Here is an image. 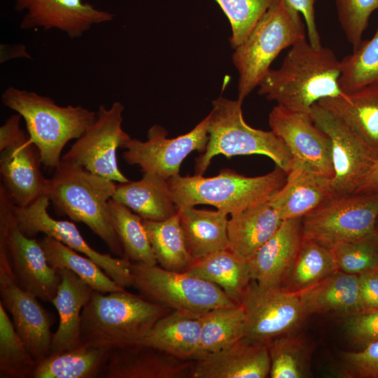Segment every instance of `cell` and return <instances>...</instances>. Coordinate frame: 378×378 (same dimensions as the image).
Wrapping results in <instances>:
<instances>
[{
	"label": "cell",
	"instance_id": "obj_2",
	"mask_svg": "<svg viewBox=\"0 0 378 378\" xmlns=\"http://www.w3.org/2000/svg\"><path fill=\"white\" fill-rule=\"evenodd\" d=\"M171 309L125 289L93 290L81 314L79 345L114 349L139 344Z\"/></svg>",
	"mask_w": 378,
	"mask_h": 378
},
{
	"label": "cell",
	"instance_id": "obj_27",
	"mask_svg": "<svg viewBox=\"0 0 378 378\" xmlns=\"http://www.w3.org/2000/svg\"><path fill=\"white\" fill-rule=\"evenodd\" d=\"M282 222L269 201L232 214L227 223V248L248 261Z\"/></svg>",
	"mask_w": 378,
	"mask_h": 378
},
{
	"label": "cell",
	"instance_id": "obj_13",
	"mask_svg": "<svg viewBox=\"0 0 378 378\" xmlns=\"http://www.w3.org/2000/svg\"><path fill=\"white\" fill-rule=\"evenodd\" d=\"M240 305L246 316V339L267 344L293 333L307 317L298 294L283 287L264 288L252 280Z\"/></svg>",
	"mask_w": 378,
	"mask_h": 378
},
{
	"label": "cell",
	"instance_id": "obj_28",
	"mask_svg": "<svg viewBox=\"0 0 378 378\" xmlns=\"http://www.w3.org/2000/svg\"><path fill=\"white\" fill-rule=\"evenodd\" d=\"M112 198L145 220H164L178 213L167 180L155 174L144 173L139 181L119 183Z\"/></svg>",
	"mask_w": 378,
	"mask_h": 378
},
{
	"label": "cell",
	"instance_id": "obj_17",
	"mask_svg": "<svg viewBox=\"0 0 378 378\" xmlns=\"http://www.w3.org/2000/svg\"><path fill=\"white\" fill-rule=\"evenodd\" d=\"M1 302L11 314L13 323L36 362L50 354L52 317L37 297L16 281L4 244L0 242Z\"/></svg>",
	"mask_w": 378,
	"mask_h": 378
},
{
	"label": "cell",
	"instance_id": "obj_34",
	"mask_svg": "<svg viewBox=\"0 0 378 378\" xmlns=\"http://www.w3.org/2000/svg\"><path fill=\"white\" fill-rule=\"evenodd\" d=\"M199 318L201 333L197 359L226 348L245 337L246 316L241 305L213 309Z\"/></svg>",
	"mask_w": 378,
	"mask_h": 378
},
{
	"label": "cell",
	"instance_id": "obj_23",
	"mask_svg": "<svg viewBox=\"0 0 378 378\" xmlns=\"http://www.w3.org/2000/svg\"><path fill=\"white\" fill-rule=\"evenodd\" d=\"M334 197L330 178L294 162L284 185L269 202L284 220L302 218Z\"/></svg>",
	"mask_w": 378,
	"mask_h": 378
},
{
	"label": "cell",
	"instance_id": "obj_36",
	"mask_svg": "<svg viewBox=\"0 0 378 378\" xmlns=\"http://www.w3.org/2000/svg\"><path fill=\"white\" fill-rule=\"evenodd\" d=\"M108 212L111 223L122 246L124 258L131 262L157 265L143 218L113 198L108 201Z\"/></svg>",
	"mask_w": 378,
	"mask_h": 378
},
{
	"label": "cell",
	"instance_id": "obj_12",
	"mask_svg": "<svg viewBox=\"0 0 378 378\" xmlns=\"http://www.w3.org/2000/svg\"><path fill=\"white\" fill-rule=\"evenodd\" d=\"M124 106L118 102L111 108L99 106L94 123L76 139L62 161L81 166L115 182L130 180L118 168L116 151L131 139L122 128Z\"/></svg>",
	"mask_w": 378,
	"mask_h": 378
},
{
	"label": "cell",
	"instance_id": "obj_40",
	"mask_svg": "<svg viewBox=\"0 0 378 378\" xmlns=\"http://www.w3.org/2000/svg\"><path fill=\"white\" fill-rule=\"evenodd\" d=\"M378 84V27L374 36L340 61L339 85L347 93Z\"/></svg>",
	"mask_w": 378,
	"mask_h": 378
},
{
	"label": "cell",
	"instance_id": "obj_16",
	"mask_svg": "<svg viewBox=\"0 0 378 378\" xmlns=\"http://www.w3.org/2000/svg\"><path fill=\"white\" fill-rule=\"evenodd\" d=\"M49 203L48 197L43 195L24 207H18L13 204V211L20 230L30 237L42 232L59 241L93 260L121 287L132 286L131 261L125 258H113L94 250L85 240L74 223L55 220L49 215L47 210Z\"/></svg>",
	"mask_w": 378,
	"mask_h": 378
},
{
	"label": "cell",
	"instance_id": "obj_3",
	"mask_svg": "<svg viewBox=\"0 0 378 378\" xmlns=\"http://www.w3.org/2000/svg\"><path fill=\"white\" fill-rule=\"evenodd\" d=\"M115 181L85 168L61 160L48 178L46 196L58 214L86 225L115 255L124 258L121 243L111 223L108 201Z\"/></svg>",
	"mask_w": 378,
	"mask_h": 378
},
{
	"label": "cell",
	"instance_id": "obj_46",
	"mask_svg": "<svg viewBox=\"0 0 378 378\" xmlns=\"http://www.w3.org/2000/svg\"><path fill=\"white\" fill-rule=\"evenodd\" d=\"M361 311L378 309V271H370L358 275Z\"/></svg>",
	"mask_w": 378,
	"mask_h": 378
},
{
	"label": "cell",
	"instance_id": "obj_10",
	"mask_svg": "<svg viewBox=\"0 0 378 378\" xmlns=\"http://www.w3.org/2000/svg\"><path fill=\"white\" fill-rule=\"evenodd\" d=\"M21 118L13 115L0 127L1 185L18 207L46 195L48 186L40 169L39 151L20 126Z\"/></svg>",
	"mask_w": 378,
	"mask_h": 378
},
{
	"label": "cell",
	"instance_id": "obj_1",
	"mask_svg": "<svg viewBox=\"0 0 378 378\" xmlns=\"http://www.w3.org/2000/svg\"><path fill=\"white\" fill-rule=\"evenodd\" d=\"M340 61L329 48L314 47L307 38L293 44L281 66L270 69L258 94L290 111L310 113L320 100L342 94Z\"/></svg>",
	"mask_w": 378,
	"mask_h": 378
},
{
	"label": "cell",
	"instance_id": "obj_43",
	"mask_svg": "<svg viewBox=\"0 0 378 378\" xmlns=\"http://www.w3.org/2000/svg\"><path fill=\"white\" fill-rule=\"evenodd\" d=\"M338 20L353 50L362 43L371 14L378 10V0H335Z\"/></svg>",
	"mask_w": 378,
	"mask_h": 378
},
{
	"label": "cell",
	"instance_id": "obj_6",
	"mask_svg": "<svg viewBox=\"0 0 378 378\" xmlns=\"http://www.w3.org/2000/svg\"><path fill=\"white\" fill-rule=\"evenodd\" d=\"M301 13L286 0H277L260 18L232 59L238 74V99L259 86L272 62L286 48L306 38Z\"/></svg>",
	"mask_w": 378,
	"mask_h": 378
},
{
	"label": "cell",
	"instance_id": "obj_5",
	"mask_svg": "<svg viewBox=\"0 0 378 378\" xmlns=\"http://www.w3.org/2000/svg\"><path fill=\"white\" fill-rule=\"evenodd\" d=\"M286 176L287 173L278 167L258 176L225 169L211 177L178 174L168 178L167 183L178 208L209 204L232 215L269 201L284 185Z\"/></svg>",
	"mask_w": 378,
	"mask_h": 378
},
{
	"label": "cell",
	"instance_id": "obj_25",
	"mask_svg": "<svg viewBox=\"0 0 378 378\" xmlns=\"http://www.w3.org/2000/svg\"><path fill=\"white\" fill-rule=\"evenodd\" d=\"M297 293L307 316L332 313L346 317L361 311L358 276L340 270Z\"/></svg>",
	"mask_w": 378,
	"mask_h": 378
},
{
	"label": "cell",
	"instance_id": "obj_11",
	"mask_svg": "<svg viewBox=\"0 0 378 378\" xmlns=\"http://www.w3.org/2000/svg\"><path fill=\"white\" fill-rule=\"evenodd\" d=\"M0 241L6 248L18 284L37 298L51 302L60 281L59 274L49 265L38 240L20 230L13 211V203L1 185Z\"/></svg>",
	"mask_w": 378,
	"mask_h": 378
},
{
	"label": "cell",
	"instance_id": "obj_7",
	"mask_svg": "<svg viewBox=\"0 0 378 378\" xmlns=\"http://www.w3.org/2000/svg\"><path fill=\"white\" fill-rule=\"evenodd\" d=\"M242 101L222 96L212 102L209 115V141L203 154L195 159V174L202 175L214 156L262 155L288 173L294 160L284 143L272 130L248 125L242 114Z\"/></svg>",
	"mask_w": 378,
	"mask_h": 378
},
{
	"label": "cell",
	"instance_id": "obj_14",
	"mask_svg": "<svg viewBox=\"0 0 378 378\" xmlns=\"http://www.w3.org/2000/svg\"><path fill=\"white\" fill-rule=\"evenodd\" d=\"M310 115L330 139L334 176L330 185L335 197L354 193L378 154L346 123L318 104L312 106Z\"/></svg>",
	"mask_w": 378,
	"mask_h": 378
},
{
	"label": "cell",
	"instance_id": "obj_48",
	"mask_svg": "<svg viewBox=\"0 0 378 378\" xmlns=\"http://www.w3.org/2000/svg\"><path fill=\"white\" fill-rule=\"evenodd\" d=\"M377 192L378 158L354 193L370 194Z\"/></svg>",
	"mask_w": 378,
	"mask_h": 378
},
{
	"label": "cell",
	"instance_id": "obj_38",
	"mask_svg": "<svg viewBox=\"0 0 378 378\" xmlns=\"http://www.w3.org/2000/svg\"><path fill=\"white\" fill-rule=\"evenodd\" d=\"M271 378H304L310 374L313 346L302 334L277 337L267 344Z\"/></svg>",
	"mask_w": 378,
	"mask_h": 378
},
{
	"label": "cell",
	"instance_id": "obj_26",
	"mask_svg": "<svg viewBox=\"0 0 378 378\" xmlns=\"http://www.w3.org/2000/svg\"><path fill=\"white\" fill-rule=\"evenodd\" d=\"M352 129L378 154V84L317 102Z\"/></svg>",
	"mask_w": 378,
	"mask_h": 378
},
{
	"label": "cell",
	"instance_id": "obj_33",
	"mask_svg": "<svg viewBox=\"0 0 378 378\" xmlns=\"http://www.w3.org/2000/svg\"><path fill=\"white\" fill-rule=\"evenodd\" d=\"M49 265L55 270L66 269L76 274L94 290L108 293L124 290L91 258L59 241L45 235L38 240Z\"/></svg>",
	"mask_w": 378,
	"mask_h": 378
},
{
	"label": "cell",
	"instance_id": "obj_24",
	"mask_svg": "<svg viewBox=\"0 0 378 378\" xmlns=\"http://www.w3.org/2000/svg\"><path fill=\"white\" fill-rule=\"evenodd\" d=\"M60 281L51 302L59 314V325L52 334L50 354L79 346L82 311L94 289L71 271L57 270Z\"/></svg>",
	"mask_w": 378,
	"mask_h": 378
},
{
	"label": "cell",
	"instance_id": "obj_4",
	"mask_svg": "<svg viewBox=\"0 0 378 378\" xmlns=\"http://www.w3.org/2000/svg\"><path fill=\"white\" fill-rule=\"evenodd\" d=\"M1 101L24 119L41 164L52 170L61 162L66 144L78 139L97 118L95 112L81 106H60L48 97L14 87L3 92Z\"/></svg>",
	"mask_w": 378,
	"mask_h": 378
},
{
	"label": "cell",
	"instance_id": "obj_22",
	"mask_svg": "<svg viewBox=\"0 0 378 378\" xmlns=\"http://www.w3.org/2000/svg\"><path fill=\"white\" fill-rule=\"evenodd\" d=\"M267 344L246 337L194 361L190 378L269 377Z\"/></svg>",
	"mask_w": 378,
	"mask_h": 378
},
{
	"label": "cell",
	"instance_id": "obj_41",
	"mask_svg": "<svg viewBox=\"0 0 378 378\" xmlns=\"http://www.w3.org/2000/svg\"><path fill=\"white\" fill-rule=\"evenodd\" d=\"M338 270L360 275L378 268V231L360 240L340 242L330 248Z\"/></svg>",
	"mask_w": 378,
	"mask_h": 378
},
{
	"label": "cell",
	"instance_id": "obj_9",
	"mask_svg": "<svg viewBox=\"0 0 378 378\" xmlns=\"http://www.w3.org/2000/svg\"><path fill=\"white\" fill-rule=\"evenodd\" d=\"M378 192L334 197L302 218L304 238L331 248L378 231Z\"/></svg>",
	"mask_w": 378,
	"mask_h": 378
},
{
	"label": "cell",
	"instance_id": "obj_21",
	"mask_svg": "<svg viewBox=\"0 0 378 378\" xmlns=\"http://www.w3.org/2000/svg\"><path fill=\"white\" fill-rule=\"evenodd\" d=\"M195 360L133 344L110 349L104 378H190Z\"/></svg>",
	"mask_w": 378,
	"mask_h": 378
},
{
	"label": "cell",
	"instance_id": "obj_44",
	"mask_svg": "<svg viewBox=\"0 0 378 378\" xmlns=\"http://www.w3.org/2000/svg\"><path fill=\"white\" fill-rule=\"evenodd\" d=\"M337 374L344 378H378V340L358 351L342 352Z\"/></svg>",
	"mask_w": 378,
	"mask_h": 378
},
{
	"label": "cell",
	"instance_id": "obj_50",
	"mask_svg": "<svg viewBox=\"0 0 378 378\" xmlns=\"http://www.w3.org/2000/svg\"><path fill=\"white\" fill-rule=\"evenodd\" d=\"M377 270L378 271V268L377 269Z\"/></svg>",
	"mask_w": 378,
	"mask_h": 378
},
{
	"label": "cell",
	"instance_id": "obj_35",
	"mask_svg": "<svg viewBox=\"0 0 378 378\" xmlns=\"http://www.w3.org/2000/svg\"><path fill=\"white\" fill-rule=\"evenodd\" d=\"M143 223L160 267L184 272L193 260L186 247L178 213L164 220L143 219Z\"/></svg>",
	"mask_w": 378,
	"mask_h": 378
},
{
	"label": "cell",
	"instance_id": "obj_37",
	"mask_svg": "<svg viewBox=\"0 0 378 378\" xmlns=\"http://www.w3.org/2000/svg\"><path fill=\"white\" fill-rule=\"evenodd\" d=\"M337 270V265L330 248L304 237L283 288L298 293Z\"/></svg>",
	"mask_w": 378,
	"mask_h": 378
},
{
	"label": "cell",
	"instance_id": "obj_32",
	"mask_svg": "<svg viewBox=\"0 0 378 378\" xmlns=\"http://www.w3.org/2000/svg\"><path fill=\"white\" fill-rule=\"evenodd\" d=\"M110 349L79 345L36 362L33 378L102 377Z\"/></svg>",
	"mask_w": 378,
	"mask_h": 378
},
{
	"label": "cell",
	"instance_id": "obj_42",
	"mask_svg": "<svg viewBox=\"0 0 378 378\" xmlns=\"http://www.w3.org/2000/svg\"><path fill=\"white\" fill-rule=\"evenodd\" d=\"M229 20L232 48L241 44L256 23L277 0H215Z\"/></svg>",
	"mask_w": 378,
	"mask_h": 378
},
{
	"label": "cell",
	"instance_id": "obj_18",
	"mask_svg": "<svg viewBox=\"0 0 378 378\" xmlns=\"http://www.w3.org/2000/svg\"><path fill=\"white\" fill-rule=\"evenodd\" d=\"M271 130L284 143L296 162L313 172L334 176L331 141L310 113L276 105L269 115Z\"/></svg>",
	"mask_w": 378,
	"mask_h": 378
},
{
	"label": "cell",
	"instance_id": "obj_30",
	"mask_svg": "<svg viewBox=\"0 0 378 378\" xmlns=\"http://www.w3.org/2000/svg\"><path fill=\"white\" fill-rule=\"evenodd\" d=\"M200 333L199 317L172 310L156 321L139 344L181 359L196 360L199 356Z\"/></svg>",
	"mask_w": 378,
	"mask_h": 378
},
{
	"label": "cell",
	"instance_id": "obj_47",
	"mask_svg": "<svg viewBox=\"0 0 378 378\" xmlns=\"http://www.w3.org/2000/svg\"><path fill=\"white\" fill-rule=\"evenodd\" d=\"M302 15L307 29L309 42L315 48L321 46L320 35L315 21L314 5L317 0H286Z\"/></svg>",
	"mask_w": 378,
	"mask_h": 378
},
{
	"label": "cell",
	"instance_id": "obj_15",
	"mask_svg": "<svg viewBox=\"0 0 378 378\" xmlns=\"http://www.w3.org/2000/svg\"><path fill=\"white\" fill-rule=\"evenodd\" d=\"M209 115L190 132L168 138L160 125L150 127L145 141L130 139L122 148V155L130 164H137L144 173L157 174L165 179L179 174L184 159L192 151L204 153L209 141Z\"/></svg>",
	"mask_w": 378,
	"mask_h": 378
},
{
	"label": "cell",
	"instance_id": "obj_45",
	"mask_svg": "<svg viewBox=\"0 0 378 378\" xmlns=\"http://www.w3.org/2000/svg\"><path fill=\"white\" fill-rule=\"evenodd\" d=\"M344 318V330L353 344L362 348L378 340V309L360 311Z\"/></svg>",
	"mask_w": 378,
	"mask_h": 378
},
{
	"label": "cell",
	"instance_id": "obj_8",
	"mask_svg": "<svg viewBox=\"0 0 378 378\" xmlns=\"http://www.w3.org/2000/svg\"><path fill=\"white\" fill-rule=\"evenodd\" d=\"M132 286L144 298L200 317L216 308L239 305L219 286L186 272L131 262Z\"/></svg>",
	"mask_w": 378,
	"mask_h": 378
},
{
	"label": "cell",
	"instance_id": "obj_49",
	"mask_svg": "<svg viewBox=\"0 0 378 378\" xmlns=\"http://www.w3.org/2000/svg\"><path fill=\"white\" fill-rule=\"evenodd\" d=\"M377 227H378V223H377Z\"/></svg>",
	"mask_w": 378,
	"mask_h": 378
},
{
	"label": "cell",
	"instance_id": "obj_39",
	"mask_svg": "<svg viewBox=\"0 0 378 378\" xmlns=\"http://www.w3.org/2000/svg\"><path fill=\"white\" fill-rule=\"evenodd\" d=\"M36 360L18 335L0 302V377H34Z\"/></svg>",
	"mask_w": 378,
	"mask_h": 378
},
{
	"label": "cell",
	"instance_id": "obj_31",
	"mask_svg": "<svg viewBox=\"0 0 378 378\" xmlns=\"http://www.w3.org/2000/svg\"><path fill=\"white\" fill-rule=\"evenodd\" d=\"M184 272L219 286L239 305L252 281L248 262L228 248L193 260Z\"/></svg>",
	"mask_w": 378,
	"mask_h": 378
},
{
	"label": "cell",
	"instance_id": "obj_19",
	"mask_svg": "<svg viewBox=\"0 0 378 378\" xmlns=\"http://www.w3.org/2000/svg\"><path fill=\"white\" fill-rule=\"evenodd\" d=\"M18 11L26 10L20 27L59 29L71 38H78L92 24L109 22L114 15L99 10L83 0H16Z\"/></svg>",
	"mask_w": 378,
	"mask_h": 378
},
{
	"label": "cell",
	"instance_id": "obj_29",
	"mask_svg": "<svg viewBox=\"0 0 378 378\" xmlns=\"http://www.w3.org/2000/svg\"><path fill=\"white\" fill-rule=\"evenodd\" d=\"M178 213L186 247L193 260L228 248L227 214L194 206L179 207Z\"/></svg>",
	"mask_w": 378,
	"mask_h": 378
},
{
	"label": "cell",
	"instance_id": "obj_20",
	"mask_svg": "<svg viewBox=\"0 0 378 378\" xmlns=\"http://www.w3.org/2000/svg\"><path fill=\"white\" fill-rule=\"evenodd\" d=\"M302 218L283 220L248 262L251 279L264 288L284 287L301 247Z\"/></svg>",
	"mask_w": 378,
	"mask_h": 378
}]
</instances>
